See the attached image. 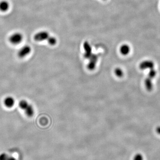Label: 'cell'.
I'll return each instance as SVG.
<instances>
[{
  "instance_id": "8",
  "label": "cell",
  "mask_w": 160,
  "mask_h": 160,
  "mask_svg": "<svg viewBox=\"0 0 160 160\" xmlns=\"http://www.w3.org/2000/svg\"><path fill=\"white\" fill-rule=\"evenodd\" d=\"M3 102L6 107L8 108H11L14 105L15 103V100L14 98L11 96H8L4 99Z\"/></svg>"
},
{
  "instance_id": "2",
  "label": "cell",
  "mask_w": 160,
  "mask_h": 160,
  "mask_svg": "<svg viewBox=\"0 0 160 160\" xmlns=\"http://www.w3.org/2000/svg\"><path fill=\"white\" fill-rule=\"evenodd\" d=\"M23 38V35L22 34L20 33H16L10 36L9 41L11 44L18 45L22 41Z\"/></svg>"
},
{
  "instance_id": "16",
  "label": "cell",
  "mask_w": 160,
  "mask_h": 160,
  "mask_svg": "<svg viewBox=\"0 0 160 160\" xmlns=\"http://www.w3.org/2000/svg\"><path fill=\"white\" fill-rule=\"evenodd\" d=\"M9 156L5 153H2L0 154V160H7Z\"/></svg>"
},
{
  "instance_id": "5",
  "label": "cell",
  "mask_w": 160,
  "mask_h": 160,
  "mask_svg": "<svg viewBox=\"0 0 160 160\" xmlns=\"http://www.w3.org/2000/svg\"><path fill=\"white\" fill-rule=\"evenodd\" d=\"M31 48L29 46H25L21 48L18 52V56L20 58H23L30 53Z\"/></svg>"
},
{
  "instance_id": "3",
  "label": "cell",
  "mask_w": 160,
  "mask_h": 160,
  "mask_svg": "<svg viewBox=\"0 0 160 160\" xmlns=\"http://www.w3.org/2000/svg\"><path fill=\"white\" fill-rule=\"evenodd\" d=\"M50 37L49 33L46 31H43L38 32L34 36V39L37 41H42L47 40Z\"/></svg>"
},
{
  "instance_id": "1",
  "label": "cell",
  "mask_w": 160,
  "mask_h": 160,
  "mask_svg": "<svg viewBox=\"0 0 160 160\" xmlns=\"http://www.w3.org/2000/svg\"><path fill=\"white\" fill-rule=\"evenodd\" d=\"M19 107L28 117H32L34 115V108L26 100H21L19 102Z\"/></svg>"
},
{
  "instance_id": "11",
  "label": "cell",
  "mask_w": 160,
  "mask_h": 160,
  "mask_svg": "<svg viewBox=\"0 0 160 160\" xmlns=\"http://www.w3.org/2000/svg\"><path fill=\"white\" fill-rule=\"evenodd\" d=\"M151 79H152L148 77L145 79V86H146L147 90L149 91L152 90L153 88V83H152Z\"/></svg>"
},
{
  "instance_id": "4",
  "label": "cell",
  "mask_w": 160,
  "mask_h": 160,
  "mask_svg": "<svg viewBox=\"0 0 160 160\" xmlns=\"http://www.w3.org/2000/svg\"><path fill=\"white\" fill-rule=\"evenodd\" d=\"M98 57L97 55L92 53L90 58H89V62L87 67L90 70H93L96 67V64L98 60Z\"/></svg>"
},
{
  "instance_id": "13",
  "label": "cell",
  "mask_w": 160,
  "mask_h": 160,
  "mask_svg": "<svg viewBox=\"0 0 160 160\" xmlns=\"http://www.w3.org/2000/svg\"><path fill=\"white\" fill-rule=\"evenodd\" d=\"M115 74L116 76H117L118 78H122L124 75V73L122 70L119 68H117L115 70Z\"/></svg>"
},
{
  "instance_id": "9",
  "label": "cell",
  "mask_w": 160,
  "mask_h": 160,
  "mask_svg": "<svg viewBox=\"0 0 160 160\" xmlns=\"http://www.w3.org/2000/svg\"><path fill=\"white\" fill-rule=\"evenodd\" d=\"M130 51V47L127 44H124L120 47V52L122 55L126 56L129 54Z\"/></svg>"
},
{
  "instance_id": "17",
  "label": "cell",
  "mask_w": 160,
  "mask_h": 160,
  "mask_svg": "<svg viewBox=\"0 0 160 160\" xmlns=\"http://www.w3.org/2000/svg\"><path fill=\"white\" fill-rule=\"evenodd\" d=\"M156 132L157 134L160 135V126L157 127L156 129Z\"/></svg>"
},
{
  "instance_id": "10",
  "label": "cell",
  "mask_w": 160,
  "mask_h": 160,
  "mask_svg": "<svg viewBox=\"0 0 160 160\" xmlns=\"http://www.w3.org/2000/svg\"><path fill=\"white\" fill-rule=\"evenodd\" d=\"M9 7V4L8 1H3L0 2V10L3 12H6L8 10Z\"/></svg>"
},
{
  "instance_id": "15",
  "label": "cell",
  "mask_w": 160,
  "mask_h": 160,
  "mask_svg": "<svg viewBox=\"0 0 160 160\" xmlns=\"http://www.w3.org/2000/svg\"><path fill=\"white\" fill-rule=\"evenodd\" d=\"M133 160H144V157L141 154H137L135 155Z\"/></svg>"
},
{
  "instance_id": "12",
  "label": "cell",
  "mask_w": 160,
  "mask_h": 160,
  "mask_svg": "<svg viewBox=\"0 0 160 160\" xmlns=\"http://www.w3.org/2000/svg\"><path fill=\"white\" fill-rule=\"evenodd\" d=\"M47 41L48 43H49L51 46H54L56 45L57 42V39L55 37H51L50 36L47 39Z\"/></svg>"
},
{
  "instance_id": "14",
  "label": "cell",
  "mask_w": 160,
  "mask_h": 160,
  "mask_svg": "<svg viewBox=\"0 0 160 160\" xmlns=\"http://www.w3.org/2000/svg\"><path fill=\"white\" fill-rule=\"evenodd\" d=\"M156 71L153 68L150 69V71L149 73L148 77L150 78L153 79L156 76Z\"/></svg>"
},
{
  "instance_id": "6",
  "label": "cell",
  "mask_w": 160,
  "mask_h": 160,
  "mask_svg": "<svg viewBox=\"0 0 160 160\" xmlns=\"http://www.w3.org/2000/svg\"><path fill=\"white\" fill-rule=\"evenodd\" d=\"M83 48L85 51L84 57L85 58L89 59L92 54L91 46L88 41H86L84 43Z\"/></svg>"
},
{
  "instance_id": "18",
  "label": "cell",
  "mask_w": 160,
  "mask_h": 160,
  "mask_svg": "<svg viewBox=\"0 0 160 160\" xmlns=\"http://www.w3.org/2000/svg\"><path fill=\"white\" fill-rule=\"evenodd\" d=\"M7 160H16V158L15 157H13V156H9Z\"/></svg>"
},
{
  "instance_id": "7",
  "label": "cell",
  "mask_w": 160,
  "mask_h": 160,
  "mask_svg": "<svg viewBox=\"0 0 160 160\" xmlns=\"http://www.w3.org/2000/svg\"><path fill=\"white\" fill-rule=\"evenodd\" d=\"M154 64L152 60H144L140 63L139 68L141 70H144L146 69H152L154 68Z\"/></svg>"
}]
</instances>
